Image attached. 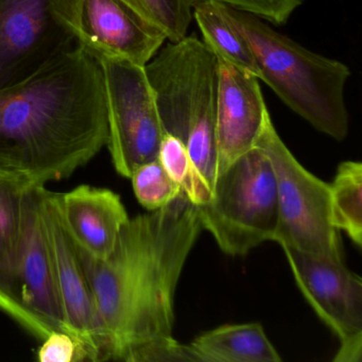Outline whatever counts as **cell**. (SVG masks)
Masks as SVG:
<instances>
[{
  "label": "cell",
  "mask_w": 362,
  "mask_h": 362,
  "mask_svg": "<svg viewBox=\"0 0 362 362\" xmlns=\"http://www.w3.org/2000/svg\"><path fill=\"white\" fill-rule=\"evenodd\" d=\"M41 217L63 315L82 361L113 360V345L97 310L79 249L65 228L54 192L41 190Z\"/></svg>",
  "instance_id": "ba28073f"
},
{
  "label": "cell",
  "mask_w": 362,
  "mask_h": 362,
  "mask_svg": "<svg viewBox=\"0 0 362 362\" xmlns=\"http://www.w3.org/2000/svg\"><path fill=\"white\" fill-rule=\"evenodd\" d=\"M37 358L42 362H81L77 341L65 332L56 330L44 339Z\"/></svg>",
  "instance_id": "cb8c5ba5"
},
{
  "label": "cell",
  "mask_w": 362,
  "mask_h": 362,
  "mask_svg": "<svg viewBox=\"0 0 362 362\" xmlns=\"http://www.w3.org/2000/svg\"><path fill=\"white\" fill-rule=\"evenodd\" d=\"M202 230L198 209L182 194L129 220L105 259L78 247L113 360L126 361L146 341L173 336L177 283Z\"/></svg>",
  "instance_id": "7a4b0ae2"
},
{
  "label": "cell",
  "mask_w": 362,
  "mask_h": 362,
  "mask_svg": "<svg viewBox=\"0 0 362 362\" xmlns=\"http://www.w3.org/2000/svg\"><path fill=\"white\" fill-rule=\"evenodd\" d=\"M194 18L202 33L203 42L219 60L258 78L259 71L253 52L247 40L224 16L221 4L213 0L194 1Z\"/></svg>",
  "instance_id": "e0dca14e"
},
{
  "label": "cell",
  "mask_w": 362,
  "mask_h": 362,
  "mask_svg": "<svg viewBox=\"0 0 362 362\" xmlns=\"http://www.w3.org/2000/svg\"><path fill=\"white\" fill-rule=\"evenodd\" d=\"M200 1V0H194ZM247 12L274 25L285 24L305 0H213Z\"/></svg>",
  "instance_id": "603a6c76"
},
{
  "label": "cell",
  "mask_w": 362,
  "mask_h": 362,
  "mask_svg": "<svg viewBox=\"0 0 362 362\" xmlns=\"http://www.w3.org/2000/svg\"><path fill=\"white\" fill-rule=\"evenodd\" d=\"M202 362H281L259 323L233 324L209 330L190 343Z\"/></svg>",
  "instance_id": "2e32d148"
},
{
  "label": "cell",
  "mask_w": 362,
  "mask_h": 362,
  "mask_svg": "<svg viewBox=\"0 0 362 362\" xmlns=\"http://www.w3.org/2000/svg\"><path fill=\"white\" fill-rule=\"evenodd\" d=\"M330 188V213L334 228L357 247L362 243V164L341 163Z\"/></svg>",
  "instance_id": "ac0fdd59"
},
{
  "label": "cell",
  "mask_w": 362,
  "mask_h": 362,
  "mask_svg": "<svg viewBox=\"0 0 362 362\" xmlns=\"http://www.w3.org/2000/svg\"><path fill=\"white\" fill-rule=\"evenodd\" d=\"M54 199L77 247L98 259L109 257L130 220L120 197L107 188L81 185L65 194L54 192Z\"/></svg>",
  "instance_id": "5bb4252c"
},
{
  "label": "cell",
  "mask_w": 362,
  "mask_h": 362,
  "mask_svg": "<svg viewBox=\"0 0 362 362\" xmlns=\"http://www.w3.org/2000/svg\"><path fill=\"white\" fill-rule=\"evenodd\" d=\"M269 117L259 79L219 60L216 113L217 177L254 148Z\"/></svg>",
  "instance_id": "4fadbf2b"
},
{
  "label": "cell",
  "mask_w": 362,
  "mask_h": 362,
  "mask_svg": "<svg viewBox=\"0 0 362 362\" xmlns=\"http://www.w3.org/2000/svg\"><path fill=\"white\" fill-rule=\"evenodd\" d=\"M31 184L0 173V310L26 329L18 302L16 272L22 241L25 197Z\"/></svg>",
  "instance_id": "9a60e30c"
},
{
  "label": "cell",
  "mask_w": 362,
  "mask_h": 362,
  "mask_svg": "<svg viewBox=\"0 0 362 362\" xmlns=\"http://www.w3.org/2000/svg\"><path fill=\"white\" fill-rule=\"evenodd\" d=\"M221 8L249 43L259 71L258 79L315 130L343 141L349 133L345 105L349 67L306 49L253 14L223 4Z\"/></svg>",
  "instance_id": "277c9868"
},
{
  "label": "cell",
  "mask_w": 362,
  "mask_h": 362,
  "mask_svg": "<svg viewBox=\"0 0 362 362\" xmlns=\"http://www.w3.org/2000/svg\"><path fill=\"white\" fill-rule=\"evenodd\" d=\"M96 60L105 80L107 146L115 170L130 179L137 167L158 160L164 129L145 66L122 59Z\"/></svg>",
  "instance_id": "52a82bcc"
},
{
  "label": "cell",
  "mask_w": 362,
  "mask_h": 362,
  "mask_svg": "<svg viewBox=\"0 0 362 362\" xmlns=\"http://www.w3.org/2000/svg\"><path fill=\"white\" fill-rule=\"evenodd\" d=\"M43 186L45 185H33L27 189L16 272V292L26 315V329L42 341L56 330L71 334L59 300L52 258L42 223Z\"/></svg>",
  "instance_id": "7c38bea8"
},
{
  "label": "cell",
  "mask_w": 362,
  "mask_h": 362,
  "mask_svg": "<svg viewBox=\"0 0 362 362\" xmlns=\"http://www.w3.org/2000/svg\"><path fill=\"white\" fill-rule=\"evenodd\" d=\"M165 133L179 139L192 167L187 199L199 206L213 194L217 179V113L219 60L209 46L186 35L167 42L145 65Z\"/></svg>",
  "instance_id": "3957f363"
},
{
  "label": "cell",
  "mask_w": 362,
  "mask_h": 362,
  "mask_svg": "<svg viewBox=\"0 0 362 362\" xmlns=\"http://www.w3.org/2000/svg\"><path fill=\"white\" fill-rule=\"evenodd\" d=\"M281 249L298 289L320 319L340 340L334 361L361 362V279L351 272L344 262L293 247Z\"/></svg>",
  "instance_id": "30bf717a"
},
{
  "label": "cell",
  "mask_w": 362,
  "mask_h": 362,
  "mask_svg": "<svg viewBox=\"0 0 362 362\" xmlns=\"http://www.w3.org/2000/svg\"><path fill=\"white\" fill-rule=\"evenodd\" d=\"M158 158L169 177L187 196L192 185V167L184 144L173 135L164 133Z\"/></svg>",
  "instance_id": "7402d4cb"
},
{
  "label": "cell",
  "mask_w": 362,
  "mask_h": 362,
  "mask_svg": "<svg viewBox=\"0 0 362 362\" xmlns=\"http://www.w3.org/2000/svg\"><path fill=\"white\" fill-rule=\"evenodd\" d=\"M203 230L223 253L245 256L274 240L279 213L274 171L255 146L218 175L211 199L197 206Z\"/></svg>",
  "instance_id": "5b68a950"
},
{
  "label": "cell",
  "mask_w": 362,
  "mask_h": 362,
  "mask_svg": "<svg viewBox=\"0 0 362 362\" xmlns=\"http://www.w3.org/2000/svg\"><path fill=\"white\" fill-rule=\"evenodd\" d=\"M127 362H202L192 345L182 344L173 336L158 337L146 341L133 349Z\"/></svg>",
  "instance_id": "44dd1931"
},
{
  "label": "cell",
  "mask_w": 362,
  "mask_h": 362,
  "mask_svg": "<svg viewBox=\"0 0 362 362\" xmlns=\"http://www.w3.org/2000/svg\"><path fill=\"white\" fill-rule=\"evenodd\" d=\"M75 45L54 16L52 0H0V88Z\"/></svg>",
  "instance_id": "8fae6325"
},
{
  "label": "cell",
  "mask_w": 362,
  "mask_h": 362,
  "mask_svg": "<svg viewBox=\"0 0 362 362\" xmlns=\"http://www.w3.org/2000/svg\"><path fill=\"white\" fill-rule=\"evenodd\" d=\"M139 16L175 43L187 35L194 18V0H122Z\"/></svg>",
  "instance_id": "d6986e66"
},
{
  "label": "cell",
  "mask_w": 362,
  "mask_h": 362,
  "mask_svg": "<svg viewBox=\"0 0 362 362\" xmlns=\"http://www.w3.org/2000/svg\"><path fill=\"white\" fill-rule=\"evenodd\" d=\"M255 146L268 156L276 181L279 220L273 241L343 262L340 232L332 221L329 184L298 163L281 141L271 116Z\"/></svg>",
  "instance_id": "8992f818"
},
{
  "label": "cell",
  "mask_w": 362,
  "mask_h": 362,
  "mask_svg": "<svg viewBox=\"0 0 362 362\" xmlns=\"http://www.w3.org/2000/svg\"><path fill=\"white\" fill-rule=\"evenodd\" d=\"M130 179L137 201L149 211H158L184 194L158 158L137 167Z\"/></svg>",
  "instance_id": "ffe728a7"
},
{
  "label": "cell",
  "mask_w": 362,
  "mask_h": 362,
  "mask_svg": "<svg viewBox=\"0 0 362 362\" xmlns=\"http://www.w3.org/2000/svg\"><path fill=\"white\" fill-rule=\"evenodd\" d=\"M52 11L76 44L95 59L145 66L167 41L122 0H52Z\"/></svg>",
  "instance_id": "9c48e42d"
},
{
  "label": "cell",
  "mask_w": 362,
  "mask_h": 362,
  "mask_svg": "<svg viewBox=\"0 0 362 362\" xmlns=\"http://www.w3.org/2000/svg\"><path fill=\"white\" fill-rule=\"evenodd\" d=\"M107 134L103 69L77 44L0 88V173L31 185L67 179Z\"/></svg>",
  "instance_id": "6da1fadb"
}]
</instances>
